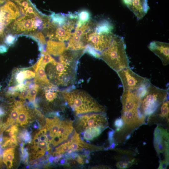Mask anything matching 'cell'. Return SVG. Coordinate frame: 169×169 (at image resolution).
I'll return each instance as SVG.
<instances>
[{
	"label": "cell",
	"mask_w": 169,
	"mask_h": 169,
	"mask_svg": "<svg viewBox=\"0 0 169 169\" xmlns=\"http://www.w3.org/2000/svg\"><path fill=\"white\" fill-rule=\"evenodd\" d=\"M36 74L34 81L38 84L43 87L54 85L51 83L48 79L45 71V68L39 65L37 63L33 66Z\"/></svg>",
	"instance_id": "15"
},
{
	"label": "cell",
	"mask_w": 169,
	"mask_h": 169,
	"mask_svg": "<svg viewBox=\"0 0 169 169\" xmlns=\"http://www.w3.org/2000/svg\"><path fill=\"white\" fill-rule=\"evenodd\" d=\"M114 125L116 127V131L117 132L120 131L123 127L124 122L121 118L116 119L114 122Z\"/></svg>",
	"instance_id": "36"
},
{
	"label": "cell",
	"mask_w": 169,
	"mask_h": 169,
	"mask_svg": "<svg viewBox=\"0 0 169 169\" xmlns=\"http://www.w3.org/2000/svg\"><path fill=\"white\" fill-rule=\"evenodd\" d=\"M27 69V68H25L24 70L25 79H30L34 78L35 76V73Z\"/></svg>",
	"instance_id": "37"
},
{
	"label": "cell",
	"mask_w": 169,
	"mask_h": 169,
	"mask_svg": "<svg viewBox=\"0 0 169 169\" xmlns=\"http://www.w3.org/2000/svg\"><path fill=\"white\" fill-rule=\"evenodd\" d=\"M1 84H0V90H1Z\"/></svg>",
	"instance_id": "45"
},
{
	"label": "cell",
	"mask_w": 169,
	"mask_h": 169,
	"mask_svg": "<svg viewBox=\"0 0 169 169\" xmlns=\"http://www.w3.org/2000/svg\"><path fill=\"white\" fill-rule=\"evenodd\" d=\"M19 92L17 91L15 88V86L9 87L6 92V95L7 96H16L18 95Z\"/></svg>",
	"instance_id": "32"
},
{
	"label": "cell",
	"mask_w": 169,
	"mask_h": 169,
	"mask_svg": "<svg viewBox=\"0 0 169 169\" xmlns=\"http://www.w3.org/2000/svg\"><path fill=\"white\" fill-rule=\"evenodd\" d=\"M114 35L113 33L98 34L91 29L86 33L85 40L87 44H90L95 50L101 53L110 45Z\"/></svg>",
	"instance_id": "9"
},
{
	"label": "cell",
	"mask_w": 169,
	"mask_h": 169,
	"mask_svg": "<svg viewBox=\"0 0 169 169\" xmlns=\"http://www.w3.org/2000/svg\"><path fill=\"white\" fill-rule=\"evenodd\" d=\"M141 96L139 89L123 90L120 97L122 105L121 111L139 109Z\"/></svg>",
	"instance_id": "10"
},
{
	"label": "cell",
	"mask_w": 169,
	"mask_h": 169,
	"mask_svg": "<svg viewBox=\"0 0 169 169\" xmlns=\"http://www.w3.org/2000/svg\"><path fill=\"white\" fill-rule=\"evenodd\" d=\"M169 133L166 129L158 125L154 132L153 144L159 157L162 155L169 162Z\"/></svg>",
	"instance_id": "8"
},
{
	"label": "cell",
	"mask_w": 169,
	"mask_h": 169,
	"mask_svg": "<svg viewBox=\"0 0 169 169\" xmlns=\"http://www.w3.org/2000/svg\"><path fill=\"white\" fill-rule=\"evenodd\" d=\"M62 93L66 105L76 115L106 111L105 106L84 90L69 88L62 91Z\"/></svg>",
	"instance_id": "2"
},
{
	"label": "cell",
	"mask_w": 169,
	"mask_h": 169,
	"mask_svg": "<svg viewBox=\"0 0 169 169\" xmlns=\"http://www.w3.org/2000/svg\"><path fill=\"white\" fill-rule=\"evenodd\" d=\"M168 90L159 88L149 82L141 98L140 110L146 117H149L162 102L168 99Z\"/></svg>",
	"instance_id": "4"
},
{
	"label": "cell",
	"mask_w": 169,
	"mask_h": 169,
	"mask_svg": "<svg viewBox=\"0 0 169 169\" xmlns=\"http://www.w3.org/2000/svg\"><path fill=\"white\" fill-rule=\"evenodd\" d=\"M25 68H17L13 72L15 83L18 84L23 82L25 80L24 70Z\"/></svg>",
	"instance_id": "27"
},
{
	"label": "cell",
	"mask_w": 169,
	"mask_h": 169,
	"mask_svg": "<svg viewBox=\"0 0 169 169\" xmlns=\"http://www.w3.org/2000/svg\"><path fill=\"white\" fill-rule=\"evenodd\" d=\"M49 17L50 22L57 27L62 26L66 24L72 26L67 14L53 13Z\"/></svg>",
	"instance_id": "20"
},
{
	"label": "cell",
	"mask_w": 169,
	"mask_h": 169,
	"mask_svg": "<svg viewBox=\"0 0 169 169\" xmlns=\"http://www.w3.org/2000/svg\"><path fill=\"white\" fill-rule=\"evenodd\" d=\"M104 130V129L97 127L88 128L82 133L83 138L87 141L92 140L99 136Z\"/></svg>",
	"instance_id": "22"
},
{
	"label": "cell",
	"mask_w": 169,
	"mask_h": 169,
	"mask_svg": "<svg viewBox=\"0 0 169 169\" xmlns=\"http://www.w3.org/2000/svg\"><path fill=\"white\" fill-rule=\"evenodd\" d=\"M84 53H86L97 58H100V53L95 50L89 44H87L84 49Z\"/></svg>",
	"instance_id": "29"
},
{
	"label": "cell",
	"mask_w": 169,
	"mask_h": 169,
	"mask_svg": "<svg viewBox=\"0 0 169 169\" xmlns=\"http://www.w3.org/2000/svg\"><path fill=\"white\" fill-rule=\"evenodd\" d=\"M113 29L112 24L108 20L104 19L95 23L93 30L98 34H109L112 33Z\"/></svg>",
	"instance_id": "19"
},
{
	"label": "cell",
	"mask_w": 169,
	"mask_h": 169,
	"mask_svg": "<svg viewBox=\"0 0 169 169\" xmlns=\"http://www.w3.org/2000/svg\"><path fill=\"white\" fill-rule=\"evenodd\" d=\"M8 47L7 45L2 44H0V54H3L7 52Z\"/></svg>",
	"instance_id": "40"
},
{
	"label": "cell",
	"mask_w": 169,
	"mask_h": 169,
	"mask_svg": "<svg viewBox=\"0 0 169 169\" xmlns=\"http://www.w3.org/2000/svg\"><path fill=\"white\" fill-rule=\"evenodd\" d=\"M17 36L14 35L12 34H8L6 35L4 42L8 47L14 45L16 41Z\"/></svg>",
	"instance_id": "30"
},
{
	"label": "cell",
	"mask_w": 169,
	"mask_h": 169,
	"mask_svg": "<svg viewBox=\"0 0 169 169\" xmlns=\"http://www.w3.org/2000/svg\"><path fill=\"white\" fill-rule=\"evenodd\" d=\"M39 88H35L29 90L28 95L27 98L30 101L33 102L35 97L38 92Z\"/></svg>",
	"instance_id": "33"
},
{
	"label": "cell",
	"mask_w": 169,
	"mask_h": 169,
	"mask_svg": "<svg viewBox=\"0 0 169 169\" xmlns=\"http://www.w3.org/2000/svg\"><path fill=\"white\" fill-rule=\"evenodd\" d=\"M75 28L69 24L56 27L49 38L52 40L64 42L68 40L71 35V31Z\"/></svg>",
	"instance_id": "13"
},
{
	"label": "cell",
	"mask_w": 169,
	"mask_h": 169,
	"mask_svg": "<svg viewBox=\"0 0 169 169\" xmlns=\"http://www.w3.org/2000/svg\"><path fill=\"white\" fill-rule=\"evenodd\" d=\"M118 159L119 160L116 162V165L119 169H125L129 167L137 162V160L131 156H120Z\"/></svg>",
	"instance_id": "21"
},
{
	"label": "cell",
	"mask_w": 169,
	"mask_h": 169,
	"mask_svg": "<svg viewBox=\"0 0 169 169\" xmlns=\"http://www.w3.org/2000/svg\"><path fill=\"white\" fill-rule=\"evenodd\" d=\"M59 59L47 64L46 74L53 85L69 88L75 82L78 61L69 60L61 55Z\"/></svg>",
	"instance_id": "1"
},
{
	"label": "cell",
	"mask_w": 169,
	"mask_h": 169,
	"mask_svg": "<svg viewBox=\"0 0 169 169\" xmlns=\"http://www.w3.org/2000/svg\"><path fill=\"white\" fill-rule=\"evenodd\" d=\"M161 118L169 121V101L168 99L162 102L155 112Z\"/></svg>",
	"instance_id": "24"
},
{
	"label": "cell",
	"mask_w": 169,
	"mask_h": 169,
	"mask_svg": "<svg viewBox=\"0 0 169 169\" xmlns=\"http://www.w3.org/2000/svg\"><path fill=\"white\" fill-rule=\"evenodd\" d=\"M5 132L8 133V135L9 136H12L16 135V133L18 131V128L17 125H12L11 126H10L9 128H7Z\"/></svg>",
	"instance_id": "34"
},
{
	"label": "cell",
	"mask_w": 169,
	"mask_h": 169,
	"mask_svg": "<svg viewBox=\"0 0 169 169\" xmlns=\"http://www.w3.org/2000/svg\"><path fill=\"white\" fill-rule=\"evenodd\" d=\"M168 165V162L164 161H160L158 169H166Z\"/></svg>",
	"instance_id": "41"
},
{
	"label": "cell",
	"mask_w": 169,
	"mask_h": 169,
	"mask_svg": "<svg viewBox=\"0 0 169 169\" xmlns=\"http://www.w3.org/2000/svg\"><path fill=\"white\" fill-rule=\"evenodd\" d=\"M29 90L27 88H25L20 92L18 95L20 99L24 100L28 97Z\"/></svg>",
	"instance_id": "38"
},
{
	"label": "cell",
	"mask_w": 169,
	"mask_h": 169,
	"mask_svg": "<svg viewBox=\"0 0 169 169\" xmlns=\"http://www.w3.org/2000/svg\"><path fill=\"white\" fill-rule=\"evenodd\" d=\"M34 36L38 39L39 42L43 45H45L46 44L44 36L41 32H38L35 33Z\"/></svg>",
	"instance_id": "39"
},
{
	"label": "cell",
	"mask_w": 169,
	"mask_h": 169,
	"mask_svg": "<svg viewBox=\"0 0 169 169\" xmlns=\"http://www.w3.org/2000/svg\"><path fill=\"white\" fill-rule=\"evenodd\" d=\"M116 73L121 81L123 90H138L149 80L135 73L129 67Z\"/></svg>",
	"instance_id": "6"
},
{
	"label": "cell",
	"mask_w": 169,
	"mask_h": 169,
	"mask_svg": "<svg viewBox=\"0 0 169 169\" xmlns=\"http://www.w3.org/2000/svg\"><path fill=\"white\" fill-rule=\"evenodd\" d=\"M127 6L135 14L138 20L142 19L149 9L147 0H131Z\"/></svg>",
	"instance_id": "14"
},
{
	"label": "cell",
	"mask_w": 169,
	"mask_h": 169,
	"mask_svg": "<svg viewBox=\"0 0 169 169\" xmlns=\"http://www.w3.org/2000/svg\"><path fill=\"white\" fill-rule=\"evenodd\" d=\"M64 43L62 41H56L52 40L47 43L46 51L49 54L54 56L61 55L66 49Z\"/></svg>",
	"instance_id": "16"
},
{
	"label": "cell",
	"mask_w": 169,
	"mask_h": 169,
	"mask_svg": "<svg viewBox=\"0 0 169 169\" xmlns=\"http://www.w3.org/2000/svg\"><path fill=\"white\" fill-rule=\"evenodd\" d=\"M5 27L3 23L0 22V35L3 34Z\"/></svg>",
	"instance_id": "43"
},
{
	"label": "cell",
	"mask_w": 169,
	"mask_h": 169,
	"mask_svg": "<svg viewBox=\"0 0 169 169\" xmlns=\"http://www.w3.org/2000/svg\"><path fill=\"white\" fill-rule=\"evenodd\" d=\"M54 157L53 156H50L49 159V161L51 163L52 162V161L54 160Z\"/></svg>",
	"instance_id": "44"
},
{
	"label": "cell",
	"mask_w": 169,
	"mask_h": 169,
	"mask_svg": "<svg viewBox=\"0 0 169 169\" xmlns=\"http://www.w3.org/2000/svg\"><path fill=\"white\" fill-rule=\"evenodd\" d=\"M76 13L77 16L78 21L76 27H79L91 20V13L88 10L82 9Z\"/></svg>",
	"instance_id": "23"
},
{
	"label": "cell",
	"mask_w": 169,
	"mask_h": 169,
	"mask_svg": "<svg viewBox=\"0 0 169 169\" xmlns=\"http://www.w3.org/2000/svg\"><path fill=\"white\" fill-rule=\"evenodd\" d=\"M80 140L79 141H74L71 142L70 149H72L73 151H79L83 150V148L81 147L79 143Z\"/></svg>",
	"instance_id": "31"
},
{
	"label": "cell",
	"mask_w": 169,
	"mask_h": 169,
	"mask_svg": "<svg viewBox=\"0 0 169 169\" xmlns=\"http://www.w3.org/2000/svg\"><path fill=\"white\" fill-rule=\"evenodd\" d=\"M34 16L25 15L16 19L12 25L13 30L16 33L33 31L36 29L34 22L35 18H32Z\"/></svg>",
	"instance_id": "12"
},
{
	"label": "cell",
	"mask_w": 169,
	"mask_h": 169,
	"mask_svg": "<svg viewBox=\"0 0 169 169\" xmlns=\"http://www.w3.org/2000/svg\"><path fill=\"white\" fill-rule=\"evenodd\" d=\"M5 5L14 14L16 18H18L20 15L18 7L13 2L9 0H8Z\"/></svg>",
	"instance_id": "28"
},
{
	"label": "cell",
	"mask_w": 169,
	"mask_h": 169,
	"mask_svg": "<svg viewBox=\"0 0 169 169\" xmlns=\"http://www.w3.org/2000/svg\"><path fill=\"white\" fill-rule=\"evenodd\" d=\"M125 49L123 38L115 34L110 45L101 53L100 59L117 72L129 67Z\"/></svg>",
	"instance_id": "3"
},
{
	"label": "cell",
	"mask_w": 169,
	"mask_h": 169,
	"mask_svg": "<svg viewBox=\"0 0 169 169\" xmlns=\"http://www.w3.org/2000/svg\"><path fill=\"white\" fill-rule=\"evenodd\" d=\"M73 129L72 121L68 120L61 121L56 137L59 139L61 143L67 139Z\"/></svg>",
	"instance_id": "17"
},
{
	"label": "cell",
	"mask_w": 169,
	"mask_h": 169,
	"mask_svg": "<svg viewBox=\"0 0 169 169\" xmlns=\"http://www.w3.org/2000/svg\"><path fill=\"white\" fill-rule=\"evenodd\" d=\"M19 110V114L17 122L22 125H26L29 118L28 110L24 106Z\"/></svg>",
	"instance_id": "26"
},
{
	"label": "cell",
	"mask_w": 169,
	"mask_h": 169,
	"mask_svg": "<svg viewBox=\"0 0 169 169\" xmlns=\"http://www.w3.org/2000/svg\"><path fill=\"white\" fill-rule=\"evenodd\" d=\"M108 126L105 112H92L79 115L74 127L77 131L81 132L88 128L97 127L105 130Z\"/></svg>",
	"instance_id": "5"
},
{
	"label": "cell",
	"mask_w": 169,
	"mask_h": 169,
	"mask_svg": "<svg viewBox=\"0 0 169 169\" xmlns=\"http://www.w3.org/2000/svg\"><path fill=\"white\" fill-rule=\"evenodd\" d=\"M14 158L13 147L8 148L3 153V161L8 168H10L13 166V161Z\"/></svg>",
	"instance_id": "25"
},
{
	"label": "cell",
	"mask_w": 169,
	"mask_h": 169,
	"mask_svg": "<svg viewBox=\"0 0 169 169\" xmlns=\"http://www.w3.org/2000/svg\"><path fill=\"white\" fill-rule=\"evenodd\" d=\"M95 22L90 20L79 27H76L74 31L69 39L66 49L71 50H84L87 44L85 34L89 30L93 29Z\"/></svg>",
	"instance_id": "7"
},
{
	"label": "cell",
	"mask_w": 169,
	"mask_h": 169,
	"mask_svg": "<svg viewBox=\"0 0 169 169\" xmlns=\"http://www.w3.org/2000/svg\"><path fill=\"white\" fill-rule=\"evenodd\" d=\"M148 49L161 60L163 65L169 63V44L168 43L153 41L148 46Z\"/></svg>",
	"instance_id": "11"
},
{
	"label": "cell",
	"mask_w": 169,
	"mask_h": 169,
	"mask_svg": "<svg viewBox=\"0 0 169 169\" xmlns=\"http://www.w3.org/2000/svg\"><path fill=\"white\" fill-rule=\"evenodd\" d=\"M6 114V112L4 108L0 105V118H3Z\"/></svg>",
	"instance_id": "42"
},
{
	"label": "cell",
	"mask_w": 169,
	"mask_h": 169,
	"mask_svg": "<svg viewBox=\"0 0 169 169\" xmlns=\"http://www.w3.org/2000/svg\"><path fill=\"white\" fill-rule=\"evenodd\" d=\"M21 145L22 160L24 162L27 163L28 161V153L26 149L23 148V143H21Z\"/></svg>",
	"instance_id": "35"
},
{
	"label": "cell",
	"mask_w": 169,
	"mask_h": 169,
	"mask_svg": "<svg viewBox=\"0 0 169 169\" xmlns=\"http://www.w3.org/2000/svg\"><path fill=\"white\" fill-rule=\"evenodd\" d=\"M61 121L57 116H55L52 119H46L45 128L49 135L54 138L57 136Z\"/></svg>",
	"instance_id": "18"
}]
</instances>
